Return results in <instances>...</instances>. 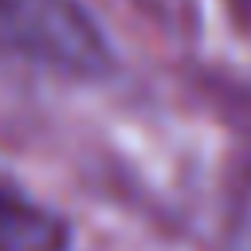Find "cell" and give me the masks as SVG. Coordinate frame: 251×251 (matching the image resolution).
<instances>
[{"mask_svg": "<svg viewBox=\"0 0 251 251\" xmlns=\"http://www.w3.org/2000/svg\"><path fill=\"white\" fill-rule=\"evenodd\" d=\"M63 243L67 227L59 216L0 180V251H59Z\"/></svg>", "mask_w": 251, "mask_h": 251, "instance_id": "7a4b0ae2", "label": "cell"}, {"mask_svg": "<svg viewBox=\"0 0 251 251\" xmlns=\"http://www.w3.org/2000/svg\"><path fill=\"white\" fill-rule=\"evenodd\" d=\"M0 39L71 75H98L110 63L102 31L75 0H0Z\"/></svg>", "mask_w": 251, "mask_h": 251, "instance_id": "6da1fadb", "label": "cell"}]
</instances>
